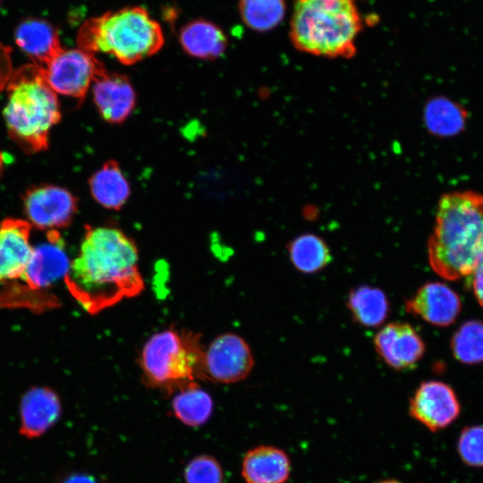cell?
Instances as JSON below:
<instances>
[{
    "label": "cell",
    "instance_id": "cell-16",
    "mask_svg": "<svg viewBox=\"0 0 483 483\" xmlns=\"http://www.w3.org/2000/svg\"><path fill=\"white\" fill-rule=\"evenodd\" d=\"M93 99L101 117L108 123L123 122L132 112L136 95L127 77L104 72L93 83Z\"/></svg>",
    "mask_w": 483,
    "mask_h": 483
},
{
    "label": "cell",
    "instance_id": "cell-5",
    "mask_svg": "<svg viewBox=\"0 0 483 483\" xmlns=\"http://www.w3.org/2000/svg\"><path fill=\"white\" fill-rule=\"evenodd\" d=\"M77 43L84 51L110 55L129 65L158 52L164 35L146 9L128 6L87 20L79 29Z\"/></svg>",
    "mask_w": 483,
    "mask_h": 483
},
{
    "label": "cell",
    "instance_id": "cell-30",
    "mask_svg": "<svg viewBox=\"0 0 483 483\" xmlns=\"http://www.w3.org/2000/svg\"><path fill=\"white\" fill-rule=\"evenodd\" d=\"M471 285L478 302L483 307V264L471 274Z\"/></svg>",
    "mask_w": 483,
    "mask_h": 483
},
{
    "label": "cell",
    "instance_id": "cell-20",
    "mask_svg": "<svg viewBox=\"0 0 483 483\" xmlns=\"http://www.w3.org/2000/svg\"><path fill=\"white\" fill-rule=\"evenodd\" d=\"M468 119V110L459 102L445 96L431 97L424 106L425 126L436 137L449 138L462 133Z\"/></svg>",
    "mask_w": 483,
    "mask_h": 483
},
{
    "label": "cell",
    "instance_id": "cell-2",
    "mask_svg": "<svg viewBox=\"0 0 483 483\" xmlns=\"http://www.w3.org/2000/svg\"><path fill=\"white\" fill-rule=\"evenodd\" d=\"M428 257L434 272L450 281L470 275L483 264L482 193L452 191L440 197Z\"/></svg>",
    "mask_w": 483,
    "mask_h": 483
},
{
    "label": "cell",
    "instance_id": "cell-18",
    "mask_svg": "<svg viewBox=\"0 0 483 483\" xmlns=\"http://www.w3.org/2000/svg\"><path fill=\"white\" fill-rule=\"evenodd\" d=\"M15 42L32 64L43 68L62 49L57 31L40 19L23 21L15 30Z\"/></svg>",
    "mask_w": 483,
    "mask_h": 483
},
{
    "label": "cell",
    "instance_id": "cell-11",
    "mask_svg": "<svg viewBox=\"0 0 483 483\" xmlns=\"http://www.w3.org/2000/svg\"><path fill=\"white\" fill-rule=\"evenodd\" d=\"M461 413L453 389L438 380L422 382L409 400V414L431 432L451 426Z\"/></svg>",
    "mask_w": 483,
    "mask_h": 483
},
{
    "label": "cell",
    "instance_id": "cell-27",
    "mask_svg": "<svg viewBox=\"0 0 483 483\" xmlns=\"http://www.w3.org/2000/svg\"><path fill=\"white\" fill-rule=\"evenodd\" d=\"M185 483H225V473L220 462L212 455L193 457L183 470Z\"/></svg>",
    "mask_w": 483,
    "mask_h": 483
},
{
    "label": "cell",
    "instance_id": "cell-13",
    "mask_svg": "<svg viewBox=\"0 0 483 483\" xmlns=\"http://www.w3.org/2000/svg\"><path fill=\"white\" fill-rule=\"evenodd\" d=\"M374 346L381 360L398 371L414 369L426 350L421 336L404 322H391L380 328Z\"/></svg>",
    "mask_w": 483,
    "mask_h": 483
},
{
    "label": "cell",
    "instance_id": "cell-4",
    "mask_svg": "<svg viewBox=\"0 0 483 483\" xmlns=\"http://www.w3.org/2000/svg\"><path fill=\"white\" fill-rule=\"evenodd\" d=\"M5 89L4 118L9 137L27 154L46 150L61 109L41 68L29 64L13 70Z\"/></svg>",
    "mask_w": 483,
    "mask_h": 483
},
{
    "label": "cell",
    "instance_id": "cell-29",
    "mask_svg": "<svg viewBox=\"0 0 483 483\" xmlns=\"http://www.w3.org/2000/svg\"><path fill=\"white\" fill-rule=\"evenodd\" d=\"M13 71L11 48L0 41V93L6 88Z\"/></svg>",
    "mask_w": 483,
    "mask_h": 483
},
{
    "label": "cell",
    "instance_id": "cell-8",
    "mask_svg": "<svg viewBox=\"0 0 483 483\" xmlns=\"http://www.w3.org/2000/svg\"><path fill=\"white\" fill-rule=\"evenodd\" d=\"M41 71L56 94L78 100L83 99L91 84L106 72L94 54L80 48H63Z\"/></svg>",
    "mask_w": 483,
    "mask_h": 483
},
{
    "label": "cell",
    "instance_id": "cell-22",
    "mask_svg": "<svg viewBox=\"0 0 483 483\" xmlns=\"http://www.w3.org/2000/svg\"><path fill=\"white\" fill-rule=\"evenodd\" d=\"M347 307L352 319L366 327L381 326L390 310L385 292L370 285H360L352 289L348 296Z\"/></svg>",
    "mask_w": 483,
    "mask_h": 483
},
{
    "label": "cell",
    "instance_id": "cell-25",
    "mask_svg": "<svg viewBox=\"0 0 483 483\" xmlns=\"http://www.w3.org/2000/svg\"><path fill=\"white\" fill-rule=\"evenodd\" d=\"M238 9L244 24L257 32H267L284 19L285 0H239Z\"/></svg>",
    "mask_w": 483,
    "mask_h": 483
},
{
    "label": "cell",
    "instance_id": "cell-12",
    "mask_svg": "<svg viewBox=\"0 0 483 483\" xmlns=\"http://www.w3.org/2000/svg\"><path fill=\"white\" fill-rule=\"evenodd\" d=\"M32 225L24 219L5 218L0 224V292L16 284L32 257Z\"/></svg>",
    "mask_w": 483,
    "mask_h": 483
},
{
    "label": "cell",
    "instance_id": "cell-31",
    "mask_svg": "<svg viewBox=\"0 0 483 483\" xmlns=\"http://www.w3.org/2000/svg\"><path fill=\"white\" fill-rule=\"evenodd\" d=\"M61 483H97V481L91 475L78 472L67 476Z\"/></svg>",
    "mask_w": 483,
    "mask_h": 483
},
{
    "label": "cell",
    "instance_id": "cell-32",
    "mask_svg": "<svg viewBox=\"0 0 483 483\" xmlns=\"http://www.w3.org/2000/svg\"><path fill=\"white\" fill-rule=\"evenodd\" d=\"M374 483H404L401 480H398V479H382V480H378L377 482H374Z\"/></svg>",
    "mask_w": 483,
    "mask_h": 483
},
{
    "label": "cell",
    "instance_id": "cell-9",
    "mask_svg": "<svg viewBox=\"0 0 483 483\" xmlns=\"http://www.w3.org/2000/svg\"><path fill=\"white\" fill-rule=\"evenodd\" d=\"M254 367V357L247 342L239 335L216 336L204 351V379L220 384L244 380Z\"/></svg>",
    "mask_w": 483,
    "mask_h": 483
},
{
    "label": "cell",
    "instance_id": "cell-10",
    "mask_svg": "<svg viewBox=\"0 0 483 483\" xmlns=\"http://www.w3.org/2000/svg\"><path fill=\"white\" fill-rule=\"evenodd\" d=\"M28 222L40 230L68 226L77 212V199L68 190L52 184L34 186L22 197Z\"/></svg>",
    "mask_w": 483,
    "mask_h": 483
},
{
    "label": "cell",
    "instance_id": "cell-3",
    "mask_svg": "<svg viewBox=\"0 0 483 483\" xmlns=\"http://www.w3.org/2000/svg\"><path fill=\"white\" fill-rule=\"evenodd\" d=\"M358 0H294L289 38L301 52L328 58H350L363 19Z\"/></svg>",
    "mask_w": 483,
    "mask_h": 483
},
{
    "label": "cell",
    "instance_id": "cell-7",
    "mask_svg": "<svg viewBox=\"0 0 483 483\" xmlns=\"http://www.w3.org/2000/svg\"><path fill=\"white\" fill-rule=\"evenodd\" d=\"M70 266L58 231L47 232V242L34 247L32 257L21 278L0 292V307L27 306L42 310L57 304L47 291L64 279Z\"/></svg>",
    "mask_w": 483,
    "mask_h": 483
},
{
    "label": "cell",
    "instance_id": "cell-1",
    "mask_svg": "<svg viewBox=\"0 0 483 483\" xmlns=\"http://www.w3.org/2000/svg\"><path fill=\"white\" fill-rule=\"evenodd\" d=\"M72 297L96 315L144 289L132 239L112 226H87L78 255L64 278Z\"/></svg>",
    "mask_w": 483,
    "mask_h": 483
},
{
    "label": "cell",
    "instance_id": "cell-6",
    "mask_svg": "<svg viewBox=\"0 0 483 483\" xmlns=\"http://www.w3.org/2000/svg\"><path fill=\"white\" fill-rule=\"evenodd\" d=\"M204 351L200 335L191 331L170 327L152 335L139 358L143 383L171 394L204 379Z\"/></svg>",
    "mask_w": 483,
    "mask_h": 483
},
{
    "label": "cell",
    "instance_id": "cell-23",
    "mask_svg": "<svg viewBox=\"0 0 483 483\" xmlns=\"http://www.w3.org/2000/svg\"><path fill=\"white\" fill-rule=\"evenodd\" d=\"M174 394L172 411L182 424L198 428L210 419L214 410L212 397L197 381L184 386Z\"/></svg>",
    "mask_w": 483,
    "mask_h": 483
},
{
    "label": "cell",
    "instance_id": "cell-28",
    "mask_svg": "<svg viewBox=\"0 0 483 483\" xmlns=\"http://www.w3.org/2000/svg\"><path fill=\"white\" fill-rule=\"evenodd\" d=\"M457 452L466 465L483 468V425L467 426L462 429Z\"/></svg>",
    "mask_w": 483,
    "mask_h": 483
},
{
    "label": "cell",
    "instance_id": "cell-14",
    "mask_svg": "<svg viewBox=\"0 0 483 483\" xmlns=\"http://www.w3.org/2000/svg\"><path fill=\"white\" fill-rule=\"evenodd\" d=\"M461 309L459 295L448 285L439 282L424 284L405 302L408 313L436 326L453 324Z\"/></svg>",
    "mask_w": 483,
    "mask_h": 483
},
{
    "label": "cell",
    "instance_id": "cell-33",
    "mask_svg": "<svg viewBox=\"0 0 483 483\" xmlns=\"http://www.w3.org/2000/svg\"><path fill=\"white\" fill-rule=\"evenodd\" d=\"M4 165V159L2 152L0 151V177L2 175Z\"/></svg>",
    "mask_w": 483,
    "mask_h": 483
},
{
    "label": "cell",
    "instance_id": "cell-21",
    "mask_svg": "<svg viewBox=\"0 0 483 483\" xmlns=\"http://www.w3.org/2000/svg\"><path fill=\"white\" fill-rule=\"evenodd\" d=\"M93 199L108 209H120L130 196V184L115 161L105 163L89 181Z\"/></svg>",
    "mask_w": 483,
    "mask_h": 483
},
{
    "label": "cell",
    "instance_id": "cell-26",
    "mask_svg": "<svg viewBox=\"0 0 483 483\" xmlns=\"http://www.w3.org/2000/svg\"><path fill=\"white\" fill-rule=\"evenodd\" d=\"M451 350L460 362H483V321L473 319L464 322L452 337Z\"/></svg>",
    "mask_w": 483,
    "mask_h": 483
},
{
    "label": "cell",
    "instance_id": "cell-19",
    "mask_svg": "<svg viewBox=\"0 0 483 483\" xmlns=\"http://www.w3.org/2000/svg\"><path fill=\"white\" fill-rule=\"evenodd\" d=\"M179 41L188 55L204 60L219 57L227 47V38L222 29L204 19L191 21L182 27Z\"/></svg>",
    "mask_w": 483,
    "mask_h": 483
},
{
    "label": "cell",
    "instance_id": "cell-15",
    "mask_svg": "<svg viewBox=\"0 0 483 483\" xmlns=\"http://www.w3.org/2000/svg\"><path fill=\"white\" fill-rule=\"evenodd\" d=\"M61 412V401L55 391L44 386L32 387L21 401L19 432L30 439L39 437L57 422Z\"/></svg>",
    "mask_w": 483,
    "mask_h": 483
},
{
    "label": "cell",
    "instance_id": "cell-17",
    "mask_svg": "<svg viewBox=\"0 0 483 483\" xmlns=\"http://www.w3.org/2000/svg\"><path fill=\"white\" fill-rule=\"evenodd\" d=\"M292 464L288 453L274 445H258L243 456L241 472L246 483H286Z\"/></svg>",
    "mask_w": 483,
    "mask_h": 483
},
{
    "label": "cell",
    "instance_id": "cell-24",
    "mask_svg": "<svg viewBox=\"0 0 483 483\" xmlns=\"http://www.w3.org/2000/svg\"><path fill=\"white\" fill-rule=\"evenodd\" d=\"M288 253L293 267L303 274L317 273L332 259L327 244L313 233H303L291 241Z\"/></svg>",
    "mask_w": 483,
    "mask_h": 483
}]
</instances>
